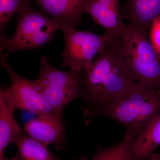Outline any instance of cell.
Segmentation results:
<instances>
[{
    "label": "cell",
    "mask_w": 160,
    "mask_h": 160,
    "mask_svg": "<svg viewBox=\"0 0 160 160\" xmlns=\"http://www.w3.org/2000/svg\"><path fill=\"white\" fill-rule=\"evenodd\" d=\"M62 24L49 18L41 11L29 6L18 14V24L11 38L1 39L0 50L2 53H14L22 50L38 49L53 38L56 32L62 30Z\"/></svg>",
    "instance_id": "obj_4"
},
{
    "label": "cell",
    "mask_w": 160,
    "mask_h": 160,
    "mask_svg": "<svg viewBox=\"0 0 160 160\" xmlns=\"http://www.w3.org/2000/svg\"><path fill=\"white\" fill-rule=\"evenodd\" d=\"M20 160H60L49 151L47 145L32 138L22 129L15 138Z\"/></svg>",
    "instance_id": "obj_14"
},
{
    "label": "cell",
    "mask_w": 160,
    "mask_h": 160,
    "mask_svg": "<svg viewBox=\"0 0 160 160\" xmlns=\"http://www.w3.org/2000/svg\"><path fill=\"white\" fill-rule=\"evenodd\" d=\"M121 1L88 0L83 8V12L89 15L98 25L105 29V33L114 40L121 38L128 27L120 12Z\"/></svg>",
    "instance_id": "obj_8"
},
{
    "label": "cell",
    "mask_w": 160,
    "mask_h": 160,
    "mask_svg": "<svg viewBox=\"0 0 160 160\" xmlns=\"http://www.w3.org/2000/svg\"><path fill=\"white\" fill-rule=\"evenodd\" d=\"M61 30L65 41L61 66L69 67L76 74L90 68L96 56L102 52L108 43L115 40L106 33L99 35L88 30L80 31L75 27H64Z\"/></svg>",
    "instance_id": "obj_6"
},
{
    "label": "cell",
    "mask_w": 160,
    "mask_h": 160,
    "mask_svg": "<svg viewBox=\"0 0 160 160\" xmlns=\"http://www.w3.org/2000/svg\"><path fill=\"white\" fill-rule=\"evenodd\" d=\"M15 111L0 90V159L5 158L7 146L22 129L13 116Z\"/></svg>",
    "instance_id": "obj_12"
},
{
    "label": "cell",
    "mask_w": 160,
    "mask_h": 160,
    "mask_svg": "<svg viewBox=\"0 0 160 160\" xmlns=\"http://www.w3.org/2000/svg\"><path fill=\"white\" fill-rule=\"evenodd\" d=\"M149 36L152 45L160 55V16L153 20Z\"/></svg>",
    "instance_id": "obj_17"
},
{
    "label": "cell",
    "mask_w": 160,
    "mask_h": 160,
    "mask_svg": "<svg viewBox=\"0 0 160 160\" xmlns=\"http://www.w3.org/2000/svg\"><path fill=\"white\" fill-rule=\"evenodd\" d=\"M127 2L129 24L149 35L153 20L160 16V0H127Z\"/></svg>",
    "instance_id": "obj_11"
},
{
    "label": "cell",
    "mask_w": 160,
    "mask_h": 160,
    "mask_svg": "<svg viewBox=\"0 0 160 160\" xmlns=\"http://www.w3.org/2000/svg\"><path fill=\"white\" fill-rule=\"evenodd\" d=\"M44 12L64 27L82 25L83 8L88 0H34Z\"/></svg>",
    "instance_id": "obj_10"
},
{
    "label": "cell",
    "mask_w": 160,
    "mask_h": 160,
    "mask_svg": "<svg viewBox=\"0 0 160 160\" xmlns=\"http://www.w3.org/2000/svg\"><path fill=\"white\" fill-rule=\"evenodd\" d=\"M77 160H87V157L86 156H82L81 157L78 158Z\"/></svg>",
    "instance_id": "obj_19"
},
{
    "label": "cell",
    "mask_w": 160,
    "mask_h": 160,
    "mask_svg": "<svg viewBox=\"0 0 160 160\" xmlns=\"http://www.w3.org/2000/svg\"><path fill=\"white\" fill-rule=\"evenodd\" d=\"M30 6L29 0H0L1 39L6 38V27L12 18Z\"/></svg>",
    "instance_id": "obj_16"
},
{
    "label": "cell",
    "mask_w": 160,
    "mask_h": 160,
    "mask_svg": "<svg viewBox=\"0 0 160 160\" xmlns=\"http://www.w3.org/2000/svg\"><path fill=\"white\" fill-rule=\"evenodd\" d=\"M135 137L125 132L123 138L113 146L103 148L98 146L90 160H135L132 145Z\"/></svg>",
    "instance_id": "obj_15"
},
{
    "label": "cell",
    "mask_w": 160,
    "mask_h": 160,
    "mask_svg": "<svg viewBox=\"0 0 160 160\" xmlns=\"http://www.w3.org/2000/svg\"><path fill=\"white\" fill-rule=\"evenodd\" d=\"M159 146L160 115L135 138L132 145L135 160H148Z\"/></svg>",
    "instance_id": "obj_13"
},
{
    "label": "cell",
    "mask_w": 160,
    "mask_h": 160,
    "mask_svg": "<svg viewBox=\"0 0 160 160\" xmlns=\"http://www.w3.org/2000/svg\"><path fill=\"white\" fill-rule=\"evenodd\" d=\"M160 115V88H143L135 83L103 117L121 123L136 138Z\"/></svg>",
    "instance_id": "obj_2"
},
{
    "label": "cell",
    "mask_w": 160,
    "mask_h": 160,
    "mask_svg": "<svg viewBox=\"0 0 160 160\" xmlns=\"http://www.w3.org/2000/svg\"><path fill=\"white\" fill-rule=\"evenodd\" d=\"M80 75L81 110L87 125L103 117L108 108L136 83L118 40L108 43L91 67Z\"/></svg>",
    "instance_id": "obj_1"
},
{
    "label": "cell",
    "mask_w": 160,
    "mask_h": 160,
    "mask_svg": "<svg viewBox=\"0 0 160 160\" xmlns=\"http://www.w3.org/2000/svg\"><path fill=\"white\" fill-rule=\"evenodd\" d=\"M38 79L39 88L51 106L55 115L63 117L66 106L73 100L81 98L82 80L80 74L65 72L53 67L44 55L40 60Z\"/></svg>",
    "instance_id": "obj_5"
},
{
    "label": "cell",
    "mask_w": 160,
    "mask_h": 160,
    "mask_svg": "<svg viewBox=\"0 0 160 160\" xmlns=\"http://www.w3.org/2000/svg\"><path fill=\"white\" fill-rule=\"evenodd\" d=\"M23 130L30 137L47 146L53 145L56 150L66 146L67 138L63 117H38L26 122Z\"/></svg>",
    "instance_id": "obj_9"
},
{
    "label": "cell",
    "mask_w": 160,
    "mask_h": 160,
    "mask_svg": "<svg viewBox=\"0 0 160 160\" xmlns=\"http://www.w3.org/2000/svg\"><path fill=\"white\" fill-rule=\"evenodd\" d=\"M0 160H20L18 156V154L16 155L13 158H10L6 159V158H4L0 159Z\"/></svg>",
    "instance_id": "obj_18"
},
{
    "label": "cell",
    "mask_w": 160,
    "mask_h": 160,
    "mask_svg": "<svg viewBox=\"0 0 160 160\" xmlns=\"http://www.w3.org/2000/svg\"><path fill=\"white\" fill-rule=\"evenodd\" d=\"M8 54L6 52L1 55L0 64L10 77L11 86L9 88L1 86L0 90L2 91L9 105L15 110L24 109L38 117L56 116L36 81L22 77L10 66L7 60Z\"/></svg>",
    "instance_id": "obj_7"
},
{
    "label": "cell",
    "mask_w": 160,
    "mask_h": 160,
    "mask_svg": "<svg viewBox=\"0 0 160 160\" xmlns=\"http://www.w3.org/2000/svg\"><path fill=\"white\" fill-rule=\"evenodd\" d=\"M118 42L137 84L143 88H160V55L153 48L148 35L129 24Z\"/></svg>",
    "instance_id": "obj_3"
}]
</instances>
